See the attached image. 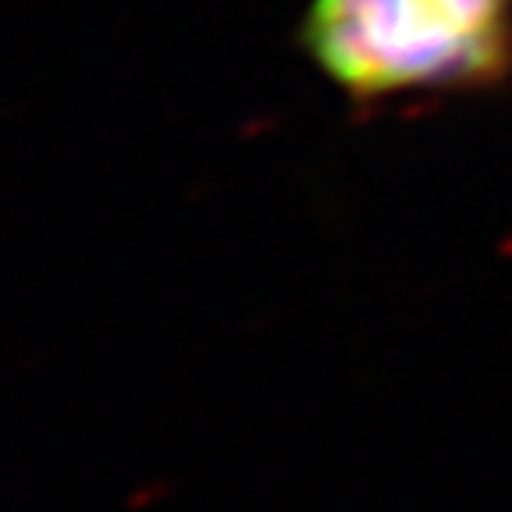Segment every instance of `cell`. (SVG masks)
<instances>
[{
  "label": "cell",
  "mask_w": 512,
  "mask_h": 512,
  "mask_svg": "<svg viewBox=\"0 0 512 512\" xmlns=\"http://www.w3.org/2000/svg\"><path fill=\"white\" fill-rule=\"evenodd\" d=\"M171 491H175V484L171 480H157V484H143V488H136L132 495H128V509L136 512V509H146V505H153L157 498H168Z\"/></svg>",
  "instance_id": "obj_2"
},
{
  "label": "cell",
  "mask_w": 512,
  "mask_h": 512,
  "mask_svg": "<svg viewBox=\"0 0 512 512\" xmlns=\"http://www.w3.org/2000/svg\"><path fill=\"white\" fill-rule=\"evenodd\" d=\"M303 43L363 104L488 89L512 75V0H310Z\"/></svg>",
  "instance_id": "obj_1"
}]
</instances>
